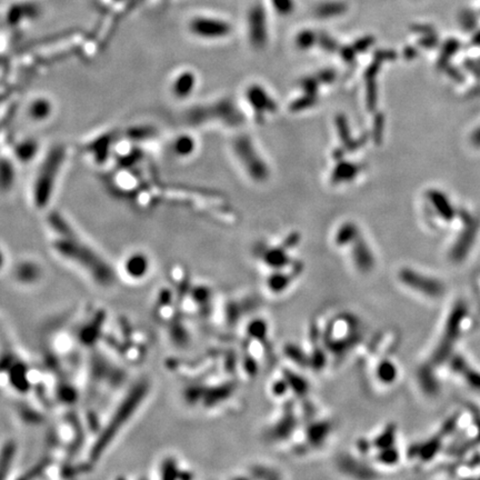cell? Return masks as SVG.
<instances>
[{"label":"cell","mask_w":480,"mask_h":480,"mask_svg":"<svg viewBox=\"0 0 480 480\" xmlns=\"http://www.w3.org/2000/svg\"><path fill=\"white\" fill-rule=\"evenodd\" d=\"M471 140H473V143H474L475 146L480 147V127L474 133L473 138H471Z\"/></svg>","instance_id":"obj_7"},{"label":"cell","mask_w":480,"mask_h":480,"mask_svg":"<svg viewBox=\"0 0 480 480\" xmlns=\"http://www.w3.org/2000/svg\"><path fill=\"white\" fill-rule=\"evenodd\" d=\"M429 196L431 203L434 204V206L437 208V210L445 219L450 220L455 216V212H453L450 203L448 202V199L442 193H439V191H431Z\"/></svg>","instance_id":"obj_5"},{"label":"cell","mask_w":480,"mask_h":480,"mask_svg":"<svg viewBox=\"0 0 480 480\" xmlns=\"http://www.w3.org/2000/svg\"><path fill=\"white\" fill-rule=\"evenodd\" d=\"M194 148V140L189 136H179L171 143L172 154L177 157H188Z\"/></svg>","instance_id":"obj_6"},{"label":"cell","mask_w":480,"mask_h":480,"mask_svg":"<svg viewBox=\"0 0 480 480\" xmlns=\"http://www.w3.org/2000/svg\"><path fill=\"white\" fill-rule=\"evenodd\" d=\"M403 280L408 283V287L410 286L414 290H418L422 292V295L431 297V298H438V297L443 296L445 292V286L442 281H439L438 279L431 278V277H425L424 274H417L411 270H407V272L403 273Z\"/></svg>","instance_id":"obj_2"},{"label":"cell","mask_w":480,"mask_h":480,"mask_svg":"<svg viewBox=\"0 0 480 480\" xmlns=\"http://www.w3.org/2000/svg\"><path fill=\"white\" fill-rule=\"evenodd\" d=\"M474 42L476 43V45H478L480 46V32L477 33V34H476L475 38H474Z\"/></svg>","instance_id":"obj_8"},{"label":"cell","mask_w":480,"mask_h":480,"mask_svg":"<svg viewBox=\"0 0 480 480\" xmlns=\"http://www.w3.org/2000/svg\"><path fill=\"white\" fill-rule=\"evenodd\" d=\"M54 100L45 95H37L29 100L26 106V117L34 124L42 125L49 121L55 115Z\"/></svg>","instance_id":"obj_1"},{"label":"cell","mask_w":480,"mask_h":480,"mask_svg":"<svg viewBox=\"0 0 480 480\" xmlns=\"http://www.w3.org/2000/svg\"><path fill=\"white\" fill-rule=\"evenodd\" d=\"M195 86V77L191 72H181L174 76L170 85V90L174 97L178 99H184L191 94Z\"/></svg>","instance_id":"obj_3"},{"label":"cell","mask_w":480,"mask_h":480,"mask_svg":"<svg viewBox=\"0 0 480 480\" xmlns=\"http://www.w3.org/2000/svg\"><path fill=\"white\" fill-rule=\"evenodd\" d=\"M38 151V142L32 140V139H27V140L20 141L17 145L15 152L16 156L20 163L28 164L30 161H33V159L36 157Z\"/></svg>","instance_id":"obj_4"}]
</instances>
